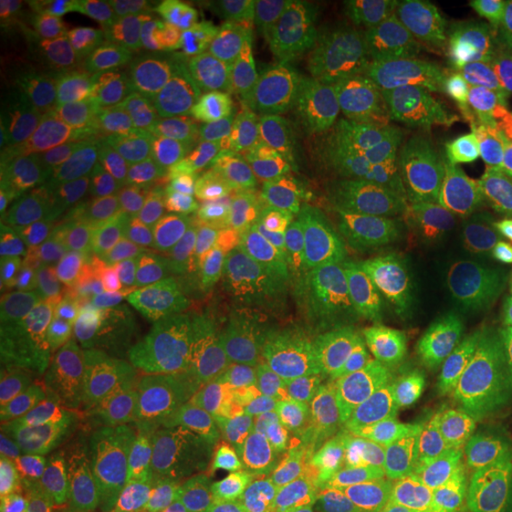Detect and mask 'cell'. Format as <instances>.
<instances>
[{
  "label": "cell",
  "instance_id": "36",
  "mask_svg": "<svg viewBox=\"0 0 512 512\" xmlns=\"http://www.w3.org/2000/svg\"><path fill=\"white\" fill-rule=\"evenodd\" d=\"M401 50L382 48L380 41L363 50L354 69V110L356 117L373 126H401L392 102L389 79L399 62Z\"/></svg>",
  "mask_w": 512,
  "mask_h": 512
},
{
  "label": "cell",
  "instance_id": "9",
  "mask_svg": "<svg viewBox=\"0 0 512 512\" xmlns=\"http://www.w3.org/2000/svg\"><path fill=\"white\" fill-rule=\"evenodd\" d=\"M79 105L86 112L83 124L102 155L124 174L147 178V185L185 176L195 159V140L166 91L140 98H105L86 88Z\"/></svg>",
  "mask_w": 512,
  "mask_h": 512
},
{
  "label": "cell",
  "instance_id": "17",
  "mask_svg": "<svg viewBox=\"0 0 512 512\" xmlns=\"http://www.w3.org/2000/svg\"><path fill=\"white\" fill-rule=\"evenodd\" d=\"M482 368L446 351L406 342H387L380 358L377 394L403 422L420 425L460 399Z\"/></svg>",
  "mask_w": 512,
  "mask_h": 512
},
{
  "label": "cell",
  "instance_id": "39",
  "mask_svg": "<svg viewBox=\"0 0 512 512\" xmlns=\"http://www.w3.org/2000/svg\"><path fill=\"white\" fill-rule=\"evenodd\" d=\"M413 512H496L482 489L422 479L415 482Z\"/></svg>",
  "mask_w": 512,
  "mask_h": 512
},
{
  "label": "cell",
  "instance_id": "19",
  "mask_svg": "<svg viewBox=\"0 0 512 512\" xmlns=\"http://www.w3.org/2000/svg\"><path fill=\"white\" fill-rule=\"evenodd\" d=\"M413 55L439 64L456 79L477 72L496 50V31L475 12L446 0H413L389 17Z\"/></svg>",
  "mask_w": 512,
  "mask_h": 512
},
{
  "label": "cell",
  "instance_id": "11",
  "mask_svg": "<svg viewBox=\"0 0 512 512\" xmlns=\"http://www.w3.org/2000/svg\"><path fill=\"white\" fill-rule=\"evenodd\" d=\"M375 36L320 38L299 43L268 72L259 74L261 91L273 107L297 112L330 128L347 126L354 110V69Z\"/></svg>",
  "mask_w": 512,
  "mask_h": 512
},
{
  "label": "cell",
  "instance_id": "23",
  "mask_svg": "<svg viewBox=\"0 0 512 512\" xmlns=\"http://www.w3.org/2000/svg\"><path fill=\"white\" fill-rule=\"evenodd\" d=\"M221 441L157 458L126 479L128 512H195L223 472Z\"/></svg>",
  "mask_w": 512,
  "mask_h": 512
},
{
  "label": "cell",
  "instance_id": "6",
  "mask_svg": "<svg viewBox=\"0 0 512 512\" xmlns=\"http://www.w3.org/2000/svg\"><path fill=\"white\" fill-rule=\"evenodd\" d=\"M247 401V349L211 354L150 418L138 422L110 463L121 475L226 437Z\"/></svg>",
  "mask_w": 512,
  "mask_h": 512
},
{
  "label": "cell",
  "instance_id": "25",
  "mask_svg": "<svg viewBox=\"0 0 512 512\" xmlns=\"http://www.w3.org/2000/svg\"><path fill=\"white\" fill-rule=\"evenodd\" d=\"M221 479L235 496L264 494L285 489L306 470V465L254 418L245 406L238 413L226 437Z\"/></svg>",
  "mask_w": 512,
  "mask_h": 512
},
{
  "label": "cell",
  "instance_id": "16",
  "mask_svg": "<svg viewBox=\"0 0 512 512\" xmlns=\"http://www.w3.org/2000/svg\"><path fill=\"white\" fill-rule=\"evenodd\" d=\"M235 320L256 344L311 337L337 323L328 294L306 268L294 264L252 271L242 285Z\"/></svg>",
  "mask_w": 512,
  "mask_h": 512
},
{
  "label": "cell",
  "instance_id": "18",
  "mask_svg": "<svg viewBox=\"0 0 512 512\" xmlns=\"http://www.w3.org/2000/svg\"><path fill=\"white\" fill-rule=\"evenodd\" d=\"M299 264L318 280L344 323L370 328L399 297L377 249L342 228L332 230Z\"/></svg>",
  "mask_w": 512,
  "mask_h": 512
},
{
  "label": "cell",
  "instance_id": "1",
  "mask_svg": "<svg viewBox=\"0 0 512 512\" xmlns=\"http://www.w3.org/2000/svg\"><path fill=\"white\" fill-rule=\"evenodd\" d=\"M107 285L46 223L17 240L5 259L0 297V368L55 361L86 332Z\"/></svg>",
  "mask_w": 512,
  "mask_h": 512
},
{
  "label": "cell",
  "instance_id": "12",
  "mask_svg": "<svg viewBox=\"0 0 512 512\" xmlns=\"http://www.w3.org/2000/svg\"><path fill=\"white\" fill-rule=\"evenodd\" d=\"M138 195L143 264L202 254L226 242L230 185L219 178L178 176L145 185Z\"/></svg>",
  "mask_w": 512,
  "mask_h": 512
},
{
  "label": "cell",
  "instance_id": "28",
  "mask_svg": "<svg viewBox=\"0 0 512 512\" xmlns=\"http://www.w3.org/2000/svg\"><path fill=\"white\" fill-rule=\"evenodd\" d=\"M512 418V354L496 363L467 392L420 425V451L456 437H489Z\"/></svg>",
  "mask_w": 512,
  "mask_h": 512
},
{
  "label": "cell",
  "instance_id": "37",
  "mask_svg": "<svg viewBox=\"0 0 512 512\" xmlns=\"http://www.w3.org/2000/svg\"><path fill=\"white\" fill-rule=\"evenodd\" d=\"M467 166L491 214L512 230V131L472 147Z\"/></svg>",
  "mask_w": 512,
  "mask_h": 512
},
{
  "label": "cell",
  "instance_id": "40",
  "mask_svg": "<svg viewBox=\"0 0 512 512\" xmlns=\"http://www.w3.org/2000/svg\"><path fill=\"white\" fill-rule=\"evenodd\" d=\"M413 472L406 463H387L377 470L361 512H413Z\"/></svg>",
  "mask_w": 512,
  "mask_h": 512
},
{
  "label": "cell",
  "instance_id": "5",
  "mask_svg": "<svg viewBox=\"0 0 512 512\" xmlns=\"http://www.w3.org/2000/svg\"><path fill=\"white\" fill-rule=\"evenodd\" d=\"M437 171V147L361 140L328 157L323 192L337 228L380 249L430 195Z\"/></svg>",
  "mask_w": 512,
  "mask_h": 512
},
{
  "label": "cell",
  "instance_id": "13",
  "mask_svg": "<svg viewBox=\"0 0 512 512\" xmlns=\"http://www.w3.org/2000/svg\"><path fill=\"white\" fill-rule=\"evenodd\" d=\"M387 342L446 351L484 368L498 351V318L470 290L403 294L370 325Z\"/></svg>",
  "mask_w": 512,
  "mask_h": 512
},
{
  "label": "cell",
  "instance_id": "38",
  "mask_svg": "<svg viewBox=\"0 0 512 512\" xmlns=\"http://www.w3.org/2000/svg\"><path fill=\"white\" fill-rule=\"evenodd\" d=\"M55 12L57 5L46 0H3L0 3V46H3L5 67L29 55V48H34L48 34Z\"/></svg>",
  "mask_w": 512,
  "mask_h": 512
},
{
  "label": "cell",
  "instance_id": "45",
  "mask_svg": "<svg viewBox=\"0 0 512 512\" xmlns=\"http://www.w3.org/2000/svg\"><path fill=\"white\" fill-rule=\"evenodd\" d=\"M498 351L512 354V311L498 318Z\"/></svg>",
  "mask_w": 512,
  "mask_h": 512
},
{
  "label": "cell",
  "instance_id": "24",
  "mask_svg": "<svg viewBox=\"0 0 512 512\" xmlns=\"http://www.w3.org/2000/svg\"><path fill=\"white\" fill-rule=\"evenodd\" d=\"M190 29L202 31V34L240 50L256 64L259 74L275 67L294 48L285 24L280 22L271 3L195 0Z\"/></svg>",
  "mask_w": 512,
  "mask_h": 512
},
{
  "label": "cell",
  "instance_id": "15",
  "mask_svg": "<svg viewBox=\"0 0 512 512\" xmlns=\"http://www.w3.org/2000/svg\"><path fill=\"white\" fill-rule=\"evenodd\" d=\"M252 271L254 268L223 242L202 254L140 264L131 278L183 323L202 325L235 320L240 290Z\"/></svg>",
  "mask_w": 512,
  "mask_h": 512
},
{
  "label": "cell",
  "instance_id": "3",
  "mask_svg": "<svg viewBox=\"0 0 512 512\" xmlns=\"http://www.w3.org/2000/svg\"><path fill=\"white\" fill-rule=\"evenodd\" d=\"M190 344L192 325L126 278L107 287L91 325L60 358L3 375V408L46 389L110 382L174 351H190Z\"/></svg>",
  "mask_w": 512,
  "mask_h": 512
},
{
  "label": "cell",
  "instance_id": "30",
  "mask_svg": "<svg viewBox=\"0 0 512 512\" xmlns=\"http://www.w3.org/2000/svg\"><path fill=\"white\" fill-rule=\"evenodd\" d=\"M195 0H93L69 10L91 34L124 36L152 43L169 31L190 29Z\"/></svg>",
  "mask_w": 512,
  "mask_h": 512
},
{
  "label": "cell",
  "instance_id": "44",
  "mask_svg": "<svg viewBox=\"0 0 512 512\" xmlns=\"http://www.w3.org/2000/svg\"><path fill=\"white\" fill-rule=\"evenodd\" d=\"M31 501H34V496L17 479L0 475V512H22L24 505Z\"/></svg>",
  "mask_w": 512,
  "mask_h": 512
},
{
  "label": "cell",
  "instance_id": "8",
  "mask_svg": "<svg viewBox=\"0 0 512 512\" xmlns=\"http://www.w3.org/2000/svg\"><path fill=\"white\" fill-rule=\"evenodd\" d=\"M337 230L323 185L294 174L256 178L230 188L226 245L254 271L304 259Z\"/></svg>",
  "mask_w": 512,
  "mask_h": 512
},
{
  "label": "cell",
  "instance_id": "4",
  "mask_svg": "<svg viewBox=\"0 0 512 512\" xmlns=\"http://www.w3.org/2000/svg\"><path fill=\"white\" fill-rule=\"evenodd\" d=\"M121 444L98 384L46 389L3 408L0 475H10L41 498L53 486L107 463Z\"/></svg>",
  "mask_w": 512,
  "mask_h": 512
},
{
  "label": "cell",
  "instance_id": "29",
  "mask_svg": "<svg viewBox=\"0 0 512 512\" xmlns=\"http://www.w3.org/2000/svg\"><path fill=\"white\" fill-rule=\"evenodd\" d=\"M453 126L465 143H486L512 131V53L496 55L456 81Z\"/></svg>",
  "mask_w": 512,
  "mask_h": 512
},
{
  "label": "cell",
  "instance_id": "7",
  "mask_svg": "<svg viewBox=\"0 0 512 512\" xmlns=\"http://www.w3.org/2000/svg\"><path fill=\"white\" fill-rule=\"evenodd\" d=\"M38 209L43 223L107 287L143 264L138 192L91 176H64L46 185Z\"/></svg>",
  "mask_w": 512,
  "mask_h": 512
},
{
  "label": "cell",
  "instance_id": "10",
  "mask_svg": "<svg viewBox=\"0 0 512 512\" xmlns=\"http://www.w3.org/2000/svg\"><path fill=\"white\" fill-rule=\"evenodd\" d=\"M387 339L368 325L337 320L311 337H283L259 344L325 413L377 394L380 358Z\"/></svg>",
  "mask_w": 512,
  "mask_h": 512
},
{
  "label": "cell",
  "instance_id": "46",
  "mask_svg": "<svg viewBox=\"0 0 512 512\" xmlns=\"http://www.w3.org/2000/svg\"><path fill=\"white\" fill-rule=\"evenodd\" d=\"M508 512H512V508H510V510H508Z\"/></svg>",
  "mask_w": 512,
  "mask_h": 512
},
{
  "label": "cell",
  "instance_id": "21",
  "mask_svg": "<svg viewBox=\"0 0 512 512\" xmlns=\"http://www.w3.org/2000/svg\"><path fill=\"white\" fill-rule=\"evenodd\" d=\"M411 451H420V432L403 422L380 394H373L354 406L325 413L316 460L382 467L406 463L399 453L411 456Z\"/></svg>",
  "mask_w": 512,
  "mask_h": 512
},
{
  "label": "cell",
  "instance_id": "14",
  "mask_svg": "<svg viewBox=\"0 0 512 512\" xmlns=\"http://www.w3.org/2000/svg\"><path fill=\"white\" fill-rule=\"evenodd\" d=\"M330 131L283 107H261L211 147L214 178L233 185L278 174L328 152Z\"/></svg>",
  "mask_w": 512,
  "mask_h": 512
},
{
  "label": "cell",
  "instance_id": "22",
  "mask_svg": "<svg viewBox=\"0 0 512 512\" xmlns=\"http://www.w3.org/2000/svg\"><path fill=\"white\" fill-rule=\"evenodd\" d=\"M254 418L275 434L302 463H316L325 411L261 351L247 349V401Z\"/></svg>",
  "mask_w": 512,
  "mask_h": 512
},
{
  "label": "cell",
  "instance_id": "27",
  "mask_svg": "<svg viewBox=\"0 0 512 512\" xmlns=\"http://www.w3.org/2000/svg\"><path fill=\"white\" fill-rule=\"evenodd\" d=\"M209 356L211 354H200V351H174L143 368L98 384L105 411L121 439L126 441L138 422L159 411Z\"/></svg>",
  "mask_w": 512,
  "mask_h": 512
},
{
  "label": "cell",
  "instance_id": "41",
  "mask_svg": "<svg viewBox=\"0 0 512 512\" xmlns=\"http://www.w3.org/2000/svg\"><path fill=\"white\" fill-rule=\"evenodd\" d=\"M477 287L491 302L512 306V233L505 235L494 256L486 261Z\"/></svg>",
  "mask_w": 512,
  "mask_h": 512
},
{
  "label": "cell",
  "instance_id": "20",
  "mask_svg": "<svg viewBox=\"0 0 512 512\" xmlns=\"http://www.w3.org/2000/svg\"><path fill=\"white\" fill-rule=\"evenodd\" d=\"M166 93L197 147L216 145L259 110V74L219 67H197L171 76Z\"/></svg>",
  "mask_w": 512,
  "mask_h": 512
},
{
  "label": "cell",
  "instance_id": "35",
  "mask_svg": "<svg viewBox=\"0 0 512 512\" xmlns=\"http://www.w3.org/2000/svg\"><path fill=\"white\" fill-rule=\"evenodd\" d=\"M491 437H456L427 448L413 467V479H437V482L482 489L489 482Z\"/></svg>",
  "mask_w": 512,
  "mask_h": 512
},
{
  "label": "cell",
  "instance_id": "33",
  "mask_svg": "<svg viewBox=\"0 0 512 512\" xmlns=\"http://www.w3.org/2000/svg\"><path fill=\"white\" fill-rule=\"evenodd\" d=\"M380 467L316 460L294 482L302 512H361Z\"/></svg>",
  "mask_w": 512,
  "mask_h": 512
},
{
  "label": "cell",
  "instance_id": "32",
  "mask_svg": "<svg viewBox=\"0 0 512 512\" xmlns=\"http://www.w3.org/2000/svg\"><path fill=\"white\" fill-rule=\"evenodd\" d=\"M294 46L320 38L373 36L377 12L366 0H278L271 3Z\"/></svg>",
  "mask_w": 512,
  "mask_h": 512
},
{
  "label": "cell",
  "instance_id": "42",
  "mask_svg": "<svg viewBox=\"0 0 512 512\" xmlns=\"http://www.w3.org/2000/svg\"><path fill=\"white\" fill-rule=\"evenodd\" d=\"M195 512H302L294 489H273L264 494L233 496L221 505H204Z\"/></svg>",
  "mask_w": 512,
  "mask_h": 512
},
{
  "label": "cell",
  "instance_id": "43",
  "mask_svg": "<svg viewBox=\"0 0 512 512\" xmlns=\"http://www.w3.org/2000/svg\"><path fill=\"white\" fill-rule=\"evenodd\" d=\"M486 486L498 501L512 503V432L491 451Z\"/></svg>",
  "mask_w": 512,
  "mask_h": 512
},
{
  "label": "cell",
  "instance_id": "34",
  "mask_svg": "<svg viewBox=\"0 0 512 512\" xmlns=\"http://www.w3.org/2000/svg\"><path fill=\"white\" fill-rule=\"evenodd\" d=\"M29 512H128L126 479L107 460L53 486Z\"/></svg>",
  "mask_w": 512,
  "mask_h": 512
},
{
  "label": "cell",
  "instance_id": "2",
  "mask_svg": "<svg viewBox=\"0 0 512 512\" xmlns=\"http://www.w3.org/2000/svg\"><path fill=\"white\" fill-rule=\"evenodd\" d=\"M439 171L415 214L377 249L401 294L477 287L479 273L503 240L456 145L437 143Z\"/></svg>",
  "mask_w": 512,
  "mask_h": 512
},
{
  "label": "cell",
  "instance_id": "31",
  "mask_svg": "<svg viewBox=\"0 0 512 512\" xmlns=\"http://www.w3.org/2000/svg\"><path fill=\"white\" fill-rule=\"evenodd\" d=\"M456 81V76L439 64L401 50L389 79V102L399 124L427 128L451 121Z\"/></svg>",
  "mask_w": 512,
  "mask_h": 512
},
{
  "label": "cell",
  "instance_id": "26",
  "mask_svg": "<svg viewBox=\"0 0 512 512\" xmlns=\"http://www.w3.org/2000/svg\"><path fill=\"white\" fill-rule=\"evenodd\" d=\"M79 60L93 91L105 98H140L166 91L171 81L152 43L124 36L91 34L79 46Z\"/></svg>",
  "mask_w": 512,
  "mask_h": 512
}]
</instances>
